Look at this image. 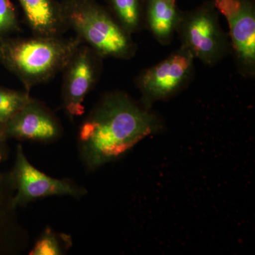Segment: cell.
Segmentation results:
<instances>
[{
    "label": "cell",
    "instance_id": "cell-1",
    "mask_svg": "<svg viewBox=\"0 0 255 255\" xmlns=\"http://www.w3.org/2000/svg\"><path fill=\"white\" fill-rule=\"evenodd\" d=\"M162 128V119L141 101L137 102L124 92H108L79 128V154L85 167L95 170Z\"/></svg>",
    "mask_w": 255,
    "mask_h": 255
},
{
    "label": "cell",
    "instance_id": "cell-2",
    "mask_svg": "<svg viewBox=\"0 0 255 255\" xmlns=\"http://www.w3.org/2000/svg\"><path fill=\"white\" fill-rule=\"evenodd\" d=\"M82 43L77 36L5 37L0 39V64L29 92L33 87L46 83L63 72Z\"/></svg>",
    "mask_w": 255,
    "mask_h": 255
},
{
    "label": "cell",
    "instance_id": "cell-3",
    "mask_svg": "<svg viewBox=\"0 0 255 255\" xmlns=\"http://www.w3.org/2000/svg\"><path fill=\"white\" fill-rule=\"evenodd\" d=\"M68 30L101 56L130 60L137 46L115 17L92 0H68L61 5Z\"/></svg>",
    "mask_w": 255,
    "mask_h": 255
},
{
    "label": "cell",
    "instance_id": "cell-4",
    "mask_svg": "<svg viewBox=\"0 0 255 255\" xmlns=\"http://www.w3.org/2000/svg\"><path fill=\"white\" fill-rule=\"evenodd\" d=\"M176 33L181 46L207 66L218 65L231 53L229 35L221 26L214 5L182 13Z\"/></svg>",
    "mask_w": 255,
    "mask_h": 255
},
{
    "label": "cell",
    "instance_id": "cell-5",
    "mask_svg": "<svg viewBox=\"0 0 255 255\" xmlns=\"http://www.w3.org/2000/svg\"><path fill=\"white\" fill-rule=\"evenodd\" d=\"M194 56L184 47L150 68L135 79L141 93V102L151 107L156 102L167 100L189 86L195 73Z\"/></svg>",
    "mask_w": 255,
    "mask_h": 255
},
{
    "label": "cell",
    "instance_id": "cell-6",
    "mask_svg": "<svg viewBox=\"0 0 255 255\" xmlns=\"http://www.w3.org/2000/svg\"><path fill=\"white\" fill-rule=\"evenodd\" d=\"M9 174L15 189L14 204L17 209L49 196H69L80 199L87 194L85 188L70 179H56L38 170L28 160L21 145L16 147L14 164Z\"/></svg>",
    "mask_w": 255,
    "mask_h": 255
},
{
    "label": "cell",
    "instance_id": "cell-7",
    "mask_svg": "<svg viewBox=\"0 0 255 255\" xmlns=\"http://www.w3.org/2000/svg\"><path fill=\"white\" fill-rule=\"evenodd\" d=\"M213 5L227 20L231 54L238 73L255 77V9L252 0H214Z\"/></svg>",
    "mask_w": 255,
    "mask_h": 255
},
{
    "label": "cell",
    "instance_id": "cell-8",
    "mask_svg": "<svg viewBox=\"0 0 255 255\" xmlns=\"http://www.w3.org/2000/svg\"><path fill=\"white\" fill-rule=\"evenodd\" d=\"M103 60L90 47L82 43L63 69L62 105L70 119L85 113L84 101L100 79Z\"/></svg>",
    "mask_w": 255,
    "mask_h": 255
},
{
    "label": "cell",
    "instance_id": "cell-9",
    "mask_svg": "<svg viewBox=\"0 0 255 255\" xmlns=\"http://www.w3.org/2000/svg\"><path fill=\"white\" fill-rule=\"evenodd\" d=\"M6 139L51 142L63 134L60 121L41 102L31 98L0 132Z\"/></svg>",
    "mask_w": 255,
    "mask_h": 255
},
{
    "label": "cell",
    "instance_id": "cell-10",
    "mask_svg": "<svg viewBox=\"0 0 255 255\" xmlns=\"http://www.w3.org/2000/svg\"><path fill=\"white\" fill-rule=\"evenodd\" d=\"M14 194L9 172H0V255L20 254L30 241L28 231L18 219Z\"/></svg>",
    "mask_w": 255,
    "mask_h": 255
},
{
    "label": "cell",
    "instance_id": "cell-11",
    "mask_svg": "<svg viewBox=\"0 0 255 255\" xmlns=\"http://www.w3.org/2000/svg\"><path fill=\"white\" fill-rule=\"evenodd\" d=\"M34 36H63L68 30L61 5L53 0H18Z\"/></svg>",
    "mask_w": 255,
    "mask_h": 255
},
{
    "label": "cell",
    "instance_id": "cell-12",
    "mask_svg": "<svg viewBox=\"0 0 255 255\" xmlns=\"http://www.w3.org/2000/svg\"><path fill=\"white\" fill-rule=\"evenodd\" d=\"M181 15L176 0H148L144 14V28L159 44L167 46L173 40Z\"/></svg>",
    "mask_w": 255,
    "mask_h": 255
},
{
    "label": "cell",
    "instance_id": "cell-13",
    "mask_svg": "<svg viewBox=\"0 0 255 255\" xmlns=\"http://www.w3.org/2000/svg\"><path fill=\"white\" fill-rule=\"evenodd\" d=\"M112 15L130 34L144 28V14L140 0H110Z\"/></svg>",
    "mask_w": 255,
    "mask_h": 255
},
{
    "label": "cell",
    "instance_id": "cell-14",
    "mask_svg": "<svg viewBox=\"0 0 255 255\" xmlns=\"http://www.w3.org/2000/svg\"><path fill=\"white\" fill-rule=\"evenodd\" d=\"M72 245L68 235L58 233L46 227L30 251V255H62L65 254Z\"/></svg>",
    "mask_w": 255,
    "mask_h": 255
},
{
    "label": "cell",
    "instance_id": "cell-15",
    "mask_svg": "<svg viewBox=\"0 0 255 255\" xmlns=\"http://www.w3.org/2000/svg\"><path fill=\"white\" fill-rule=\"evenodd\" d=\"M31 98L26 90L17 91L0 86V132Z\"/></svg>",
    "mask_w": 255,
    "mask_h": 255
},
{
    "label": "cell",
    "instance_id": "cell-16",
    "mask_svg": "<svg viewBox=\"0 0 255 255\" xmlns=\"http://www.w3.org/2000/svg\"><path fill=\"white\" fill-rule=\"evenodd\" d=\"M20 29L14 5L10 0H0V39L11 36Z\"/></svg>",
    "mask_w": 255,
    "mask_h": 255
},
{
    "label": "cell",
    "instance_id": "cell-17",
    "mask_svg": "<svg viewBox=\"0 0 255 255\" xmlns=\"http://www.w3.org/2000/svg\"><path fill=\"white\" fill-rule=\"evenodd\" d=\"M7 140L8 139L0 133V164L6 160L9 156V148Z\"/></svg>",
    "mask_w": 255,
    "mask_h": 255
}]
</instances>
